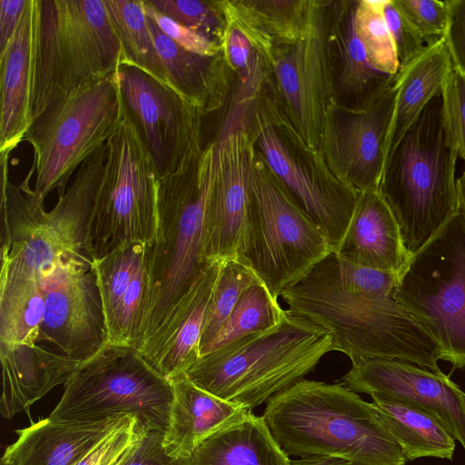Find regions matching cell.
<instances>
[{"mask_svg":"<svg viewBox=\"0 0 465 465\" xmlns=\"http://www.w3.org/2000/svg\"><path fill=\"white\" fill-rule=\"evenodd\" d=\"M215 171L205 209L203 257L225 261L240 255L248 205V158L252 139L244 125L224 124L213 141Z\"/></svg>","mask_w":465,"mask_h":465,"instance_id":"19","label":"cell"},{"mask_svg":"<svg viewBox=\"0 0 465 465\" xmlns=\"http://www.w3.org/2000/svg\"><path fill=\"white\" fill-rule=\"evenodd\" d=\"M354 22L371 64L387 74H398L399 63L382 15L381 1H357Z\"/></svg>","mask_w":465,"mask_h":465,"instance_id":"37","label":"cell"},{"mask_svg":"<svg viewBox=\"0 0 465 465\" xmlns=\"http://www.w3.org/2000/svg\"><path fill=\"white\" fill-rule=\"evenodd\" d=\"M114 74L57 97L31 123L24 141L33 147V192L40 202L54 190L62 196L72 173L123 120Z\"/></svg>","mask_w":465,"mask_h":465,"instance_id":"10","label":"cell"},{"mask_svg":"<svg viewBox=\"0 0 465 465\" xmlns=\"http://www.w3.org/2000/svg\"><path fill=\"white\" fill-rule=\"evenodd\" d=\"M457 187L459 194V204L465 213V172L457 178Z\"/></svg>","mask_w":465,"mask_h":465,"instance_id":"50","label":"cell"},{"mask_svg":"<svg viewBox=\"0 0 465 465\" xmlns=\"http://www.w3.org/2000/svg\"><path fill=\"white\" fill-rule=\"evenodd\" d=\"M427 46L444 39L449 21L448 0H392Z\"/></svg>","mask_w":465,"mask_h":465,"instance_id":"40","label":"cell"},{"mask_svg":"<svg viewBox=\"0 0 465 465\" xmlns=\"http://www.w3.org/2000/svg\"><path fill=\"white\" fill-rule=\"evenodd\" d=\"M121 54L104 0H35L31 123L57 97L113 75Z\"/></svg>","mask_w":465,"mask_h":465,"instance_id":"7","label":"cell"},{"mask_svg":"<svg viewBox=\"0 0 465 465\" xmlns=\"http://www.w3.org/2000/svg\"><path fill=\"white\" fill-rule=\"evenodd\" d=\"M291 465H351V463L340 458L309 455L291 460Z\"/></svg>","mask_w":465,"mask_h":465,"instance_id":"49","label":"cell"},{"mask_svg":"<svg viewBox=\"0 0 465 465\" xmlns=\"http://www.w3.org/2000/svg\"><path fill=\"white\" fill-rule=\"evenodd\" d=\"M223 48L228 63L242 73L243 78L252 79V65L258 56L252 63V45L248 38L236 28H228L225 32Z\"/></svg>","mask_w":465,"mask_h":465,"instance_id":"47","label":"cell"},{"mask_svg":"<svg viewBox=\"0 0 465 465\" xmlns=\"http://www.w3.org/2000/svg\"><path fill=\"white\" fill-rule=\"evenodd\" d=\"M136 442H137V441H136ZM130 450H131V449H130ZM129 450H128V451H129ZM128 451H127V452H126L123 457H121V458H120V459H118L115 462H114L112 465H119V464H120V462H121V461L123 460V459L124 458V456L128 453Z\"/></svg>","mask_w":465,"mask_h":465,"instance_id":"51","label":"cell"},{"mask_svg":"<svg viewBox=\"0 0 465 465\" xmlns=\"http://www.w3.org/2000/svg\"><path fill=\"white\" fill-rule=\"evenodd\" d=\"M341 383L355 392L420 408L435 417L465 450V392L442 371L389 359L353 363Z\"/></svg>","mask_w":465,"mask_h":465,"instance_id":"18","label":"cell"},{"mask_svg":"<svg viewBox=\"0 0 465 465\" xmlns=\"http://www.w3.org/2000/svg\"><path fill=\"white\" fill-rule=\"evenodd\" d=\"M226 29L236 28L264 59L271 49L298 40L304 33L312 1H220Z\"/></svg>","mask_w":465,"mask_h":465,"instance_id":"29","label":"cell"},{"mask_svg":"<svg viewBox=\"0 0 465 465\" xmlns=\"http://www.w3.org/2000/svg\"><path fill=\"white\" fill-rule=\"evenodd\" d=\"M173 399L171 381L136 348L108 343L78 364L48 418L97 422L133 416L145 431L164 435Z\"/></svg>","mask_w":465,"mask_h":465,"instance_id":"9","label":"cell"},{"mask_svg":"<svg viewBox=\"0 0 465 465\" xmlns=\"http://www.w3.org/2000/svg\"><path fill=\"white\" fill-rule=\"evenodd\" d=\"M382 15L391 34L399 63V72L417 59L427 45L395 6L392 0L381 1Z\"/></svg>","mask_w":465,"mask_h":465,"instance_id":"41","label":"cell"},{"mask_svg":"<svg viewBox=\"0 0 465 465\" xmlns=\"http://www.w3.org/2000/svg\"><path fill=\"white\" fill-rule=\"evenodd\" d=\"M215 163L214 142L203 146L200 131L177 168L158 180L156 233L145 245L148 301L139 349L163 325L211 262L203 257V235Z\"/></svg>","mask_w":465,"mask_h":465,"instance_id":"2","label":"cell"},{"mask_svg":"<svg viewBox=\"0 0 465 465\" xmlns=\"http://www.w3.org/2000/svg\"><path fill=\"white\" fill-rule=\"evenodd\" d=\"M45 310L37 272L1 260L0 345L35 344Z\"/></svg>","mask_w":465,"mask_h":465,"instance_id":"31","label":"cell"},{"mask_svg":"<svg viewBox=\"0 0 465 465\" xmlns=\"http://www.w3.org/2000/svg\"><path fill=\"white\" fill-rule=\"evenodd\" d=\"M258 282H262L238 258L223 261L203 329L200 356L225 323L242 293Z\"/></svg>","mask_w":465,"mask_h":465,"instance_id":"36","label":"cell"},{"mask_svg":"<svg viewBox=\"0 0 465 465\" xmlns=\"http://www.w3.org/2000/svg\"><path fill=\"white\" fill-rule=\"evenodd\" d=\"M396 95L397 77L361 107H329L321 153L332 174L357 192L379 189Z\"/></svg>","mask_w":465,"mask_h":465,"instance_id":"17","label":"cell"},{"mask_svg":"<svg viewBox=\"0 0 465 465\" xmlns=\"http://www.w3.org/2000/svg\"><path fill=\"white\" fill-rule=\"evenodd\" d=\"M119 465H189V461L166 451L163 434L144 431Z\"/></svg>","mask_w":465,"mask_h":465,"instance_id":"45","label":"cell"},{"mask_svg":"<svg viewBox=\"0 0 465 465\" xmlns=\"http://www.w3.org/2000/svg\"><path fill=\"white\" fill-rule=\"evenodd\" d=\"M153 9L223 46L226 21L220 1L146 0Z\"/></svg>","mask_w":465,"mask_h":465,"instance_id":"38","label":"cell"},{"mask_svg":"<svg viewBox=\"0 0 465 465\" xmlns=\"http://www.w3.org/2000/svg\"><path fill=\"white\" fill-rule=\"evenodd\" d=\"M189 465H291L262 416L248 412L203 440Z\"/></svg>","mask_w":465,"mask_h":465,"instance_id":"30","label":"cell"},{"mask_svg":"<svg viewBox=\"0 0 465 465\" xmlns=\"http://www.w3.org/2000/svg\"><path fill=\"white\" fill-rule=\"evenodd\" d=\"M447 124L453 134L458 155L465 163V74L453 68L442 92Z\"/></svg>","mask_w":465,"mask_h":465,"instance_id":"44","label":"cell"},{"mask_svg":"<svg viewBox=\"0 0 465 465\" xmlns=\"http://www.w3.org/2000/svg\"><path fill=\"white\" fill-rule=\"evenodd\" d=\"M337 351L333 336L284 310L272 328L199 357L185 371L197 387L249 411L312 371Z\"/></svg>","mask_w":465,"mask_h":465,"instance_id":"4","label":"cell"},{"mask_svg":"<svg viewBox=\"0 0 465 465\" xmlns=\"http://www.w3.org/2000/svg\"><path fill=\"white\" fill-rule=\"evenodd\" d=\"M0 411L6 419L27 411L54 387L64 384L80 363L37 343L0 345Z\"/></svg>","mask_w":465,"mask_h":465,"instance_id":"24","label":"cell"},{"mask_svg":"<svg viewBox=\"0 0 465 465\" xmlns=\"http://www.w3.org/2000/svg\"><path fill=\"white\" fill-rule=\"evenodd\" d=\"M107 158V144L79 166L73 183L46 212L25 177L9 180L8 162L1 163L2 258L39 272L62 259L94 263L92 229Z\"/></svg>","mask_w":465,"mask_h":465,"instance_id":"5","label":"cell"},{"mask_svg":"<svg viewBox=\"0 0 465 465\" xmlns=\"http://www.w3.org/2000/svg\"><path fill=\"white\" fill-rule=\"evenodd\" d=\"M334 253L356 265L398 274L404 268L411 255L379 189L357 192L351 222Z\"/></svg>","mask_w":465,"mask_h":465,"instance_id":"23","label":"cell"},{"mask_svg":"<svg viewBox=\"0 0 465 465\" xmlns=\"http://www.w3.org/2000/svg\"><path fill=\"white\" fill-rule=\"evenodd\" d=\"M94 263L62 259L37 273L45 310L37 342L47 341L78 362L109 343Z\"/></svg>","mask_w":465,"mask_h":465,"instance_id":"16","label":"cell"},{"mask_svg":"<svg viewBox=\"0 0 465 465\" xmlns=\"http://www.w3.org/2000/svg\"><path fill=\"white\" fill-rule=\"evenodd\" d=\"M289 310L327 330L337 351L352 364L368 359L409 361L441 372L438 341L394 297L346 291L334 273L331 253L280 294Z\"/></svg>","mask_w":465,"mask_h":465,"instance_id":"1","label":"cell"},{"mask_svg":"<svg viewBox=\"0 0 465 465\" xmlns=\"http://www.w3.org/2000/svg\"><path fill=\"white\" fill-rule=\"evenodd\" d=\"M133 416L97 422H68L48 417L16 430L0 465H75Z\"/></svg>","mask_w":465,"mask_h":465,"instance_id":"22","label":"cell"},{"mask_svg":"<svg viewBox=\"0 0 465 465\" xmlns=\"http://www.w3.org/2000/svg\"><path fill=\"white\" fill-rule=\"evenodd\" d=\"M223 261H211L163 325L138 351L169 381L200 357V341Z\"/></svg>","mask_w":465,"mask_h":465,"instance_id":"20","label":"cell"},{"mask_svg":"<svg viewBox=\"0 0 465 465\" xmlns=\"http://www.w3.org/2000/svg\"><path fill=\"white\" fill-rule=\"evenodd\" d=\"M145 430L133 417L118 427L75 465H112L123 457Z\"/></svg>","mask_w":465,"mask_h":465,"instance_id":"43","label":"cell"},{"mask_svg":"<svg viewBox=\"0 0 465 465\" xmlns=\"http://www.w3.org/2000/svg\"><path fill=\"white\" fill-rule=\"evenodd\" d=\"M170 381L173 399L163 446L171 456L188 458L203 440L250 412L197 387L185 373Z\"/></svg>","mask_w":465,"mask_h":465,"instance_id":"26","label":"cell"},{"mask_svg":"<svg viewBox=\"0 0 465 465\" xmlns=\"http://www.w3.org/2000/svg\"><path fill=\"white\" fill-rule=\"evenodd\" d=\"M143 5L161 32L183 49L203 56H215L224 52L223 45L159 13L146 0H143Z\"/></svg>","mask_w":465,"mask_h":465,"instance_id":"42","label":"cell"},{"mask_svg":"<svg viewBox=\"0 0 465 465\" xmlns=\"http://www.w3.org/2000/svg\"><path fill=\"white\" fill-rule=\"evenodd\" d=\"M145 245L141 242L123 245L94 260L107 329L136 272L145 263Z\"/></svg>","mask_w":465,"mask_h":465,"instance_id":"35","label":"cell"},{"mask_svg":"<svg viewBox=\"0 0 465 465\" xmlns=\"http://www.w3.org/2000/svg\"><path fill=\"white\" fill-rule=\"evenodd\" d=\"M284 310L263 282L248 287L229 318L201 356L219 350L241 338L269 330L279 323ZM200 356V357H201Z\"/></svg>","mask_w":465,"mask_h":465,"instance_id":"34","label":"cell"},{"mask_svg":"<svg viewBox=\"0 0 465 465\" xmlns=\"http://www.w3.org/2000/svg\"><path fill=\"white\" fill-rule=\"evenodd\" d=\"M27 0L0 1V54L13 38Z\"/></svg>","mask_w":465,"mask_h":465,"instance_id":"48","label":"cell"},{"mask_svg":"<svg viewBox=\"0 0 465 465\" xmlns=\"http://www.w3.org/2000/svg\"><path fill=\"white\" fill-rule=\"evenodd\" d=\"M262 418L289 456L322 455L351 465H406L371 402L342 383L302 379L271 397Z\"/></svg>","mask_w":465,"mask_h":465,"instance_id":"3","label":"cell"},{"mask_svg":"<svg viewBox=\"0 0 465 465\" xmlns=\"http://www.w3.org/2000/svg\"><path fill=\"white\" fill-rule=\"evenodd\" d=\"M438 341L443 361L465 368V213L458 211L398 274L394 293Z\"/></svg>","mask_w":465,"mask_h":465,"instance_id":"11","label":"cell"},{"mask_svg":"<svg viewBox=\"0 0 465 465\" xmlns=\"http://www.w3.org/2000/svg\"><path fill=\"white\" fill-rule=\"evenodd\" d=\"M357 1L331 2L327 51L332 100L358 108L365 105L397 77L375 69L369 62L354 22Z\"/></svg>","mask_w":465,"mask_h":465,"instance_id":"21","label":"cell"},{"mask_svg":"<svg viewBox=\"0 0 465 465\" xmlns=\"http://www.w3.org/2000/svg\"><path fill=\"white\" fill-rule=\"evenodd\" d=\"M458 149L442 94L432 99L384 165L379 191L410 255L458 211Z\"/></svg>","mask_w":465,"mask_h":465,"instance_id":"6","label":"cell"},{"mask_svg":"<svg viewBox=\"0 0 465 465\" xmlns=\"http://www.w3.org/2000/svg\"><path fill=\"white\" fill-rule=\"evenodd\" d=\"M371 404L407 461L425 457L452 459L455 439L431 414L411 404L378 397H371Z\"/></svg>","mask_w":465,"mask_h":465,"instance_id":"32","label":"cell"},{"mask_svg":"<svg viewBox=\"0 0 465 465\" xmlns=\"http://www.w3.org/2000/svg\"><path fill=\"white\" fill-rule=\"evenodd\" d=\"M34 24L35 0H27L16 31L0 54V155L10 154L31 124Z\"/></svg>","mask_w":465,"mask_h":465,"instance_id":"25","label":"cell"},{"mask_svg":"<svg viewBox=\"0 0 465 465\" xmlns=\"http://www.w3.org/2000/svg\"><path fill=\"white\" fill-rule=\"evenodd\" d=\"M106 144L92 229L94 258L123 245L149 244L157 226L159 178L133 126L123 119Z\"/></svg>","mask_w":465,"mask_h":465,"instance_id":"13","label":"cell"},{"mask_svg":"<svg viewBox=\"0 0 465 465\" xmlns=\"http://www.w3.org/2000/svg\"><path fill=\"white\" fill-rule=\"evenodd\" d=\"M449 21L445 42L453 68L465 74V0H448Z\"/></svg>","mask_w":465,"mask_h":465,"instance_id":"46","label":"cell"},{"mask_svg":"<svg viewBox=\"0 0 465 465\" xmlns=\"http://www.w3.org/2000/svg\"><path fill=\"white\" fill-rule=\"evenodd\" d=\"M123 119L151 157L158 178L173 172L202 129L203 114L172 86L121 61L114 72Z\"/></svg>","mask_w":465,"mask_h":465,"instance_id":"15","label":"cell"},{"mask_svg":"<svg viewBox=\"0 0 465 465\" xmlns=\"http://www.w3.org/2000/svg\"><path fill=\"white\" fill-rule=\"evenodd\" d=\"M248 205L237 257L278 299L333 252L322 229L270 171L253 141L248 158Z\"/></svg>","mask_w":465,"mask_h":465,"instance_id":"8","label":"cell"},{"mask_svg":"<svg viewBox=\"0 0 465 465\" xmlns=\"http://www.w3.org/2000/svg\"><path fill=\"white\" fill-rule=\"evenodd\" d=\"M146 18L171 86L203 115L218 109L224 101L227 84L225 53L203 56L189 52L162 33L147 15Z\"/></svg>","mask_w":465,"mask_h":465,"instance_id":"27","label":"cell"},{"mask_svg":"<svg viewBox=\"0 0 465 465\" xmlns=\"http://www.w3.org/2000/svg\"><path fill=\"white\" fill-rule=\"evenodd\" d=\"M334 273L348 292L373 297L394 295L398 273L351 263L331 253Z\"/></svg>","mask_w":465,"mask_h":465,"instance_id":"39","label":"cell"},{"mask_svg":"<svg viewBox=\"0 0 465 465\" xmlns=\"http://www.w3.org/2000/svg\"><path fill=\"white\" fill-rule=\"evenodd\" d=\"M331 3L312 1L303 35L273 46L264 58L272 67L283 114L307 146L319 153L333 102L327 51Z\"/></svg>","mask_w":465,"mask_h":465,"instance_id":"14","label":"cell"},{"mask_svg":"<svg viewBox=\"0 0 465 465\" xmlns=\"http://www.w3.org/2000/svg\"><path fill=\"white\" fill-rule=\"evenodd\" d=\"M452 71L450 54L445 39H442L427 46L417 59L398 73L397 95L387 138L385 163L424 108L442 94Z\"/></svg>","mask_w":465,"mask_h":465,"instance_id":"28","label":"cell"},{"mask_svg":"<svg viewBox=\"0 0 465 465\" xmlns=\"http://www.w3.org/2000/svg\"><path fill=\"white\" fill-rule=\"evenodd\" d=\"M104 3L120 41L121 61L143 69L171 86L148 28L143 0H104Z\"/></svg>","mask_w":465,"mask_h":465,"instance_id":"33","label":"cell"},{"mask_svg":"<svg viewBox=\"0 0 465 465\" xmlns=\"http://www.w3.org/2000/svg\"><path fill=\"white\" fill-rule=\"evenodd\" d=\"M251 131L270 171L322 229L335 252L351 222L357 191L332 174L322 153L307 146L269 99L253 110Z\"/></svg>","mask_w":465,"mask_h":465,"instance_id":"12","label":"cell"}]
</instances>
